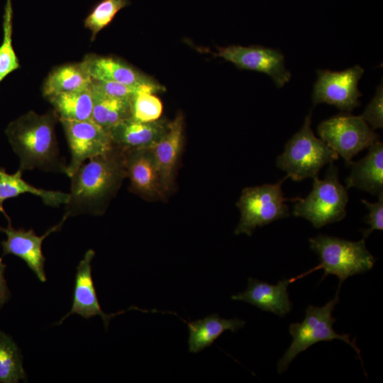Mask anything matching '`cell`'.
Segmentation results:
<instances>
[{"mask_svg":"<svg viewBox=\"0 0 383 383\" xmlns=\"http://www.w3.org/2000/svg\"><path fill=\"white\" fill-rule=\"evenodd\" d=\"M126 176L121 148L114 145L106 153L90 158L70 177V192L62 218L102 213Z\"/></svg>","mask_w":383,"mask_h":383,"instance_id":"cell-1","label":"cell"},{"mask_svg":"<svg viewBox=\"0 0 383 383\" xmlns=\"http://www.w3.org/2000/svg\"><path fill=\"white\" fill-rule=\"evenodd\" d=\"M57 121L55 110L44 114L29 111L8 125L6 135L22 172L38 169L65 174L67 166L60 160L55 133Z\"/></svg>","mask_w":383,"mask_h":383,"instance_id":"cell-2","label":"cell"},{"mask_svg":"<svg viewBox=\"0 0 383 383\" xmlns=\"http://www.w3.org/2000/svg\"><path fill=\"white\" fill-rule=\"evenodd\" d=\"M310 248L320 258V263L313 268L294 277L295 281L317 270L323 269V280L328 274L339 279L338 288L349 277L370 270L375 259L365 245V239L350 241L319 234L309 239Z\"/></svg>","mask_w":383,"mask_h":383,"instance_id":"cell-3","label":"cell"},{"mask_svg":"<svg viewBox=\"0 0 383 383\" xmlns=\"http://www.w3.org/2000/svg\"><path fill=\"white\" fill-rule=\"evenodd\" d=\"M311 111L301 128L288 140L277 159V167L294 181L318 177L321 169L339 157L325 141L315 136L311 128Z\"/></svg>","mask_w":383,"mask_h":383,"instance_id":"cell-4","label":"cell"},{"mask_svg":"<svg viewBox=\"0 0 383 383\" xmlns=\"http://www.w3.org/2000/svg\"><path fill=\"white\" fill-rule=\"evenodd\" d=\"M339 292L340 289H338L335 296L323 306L309 305L306 310L304 319L301 323L290 324L289 332L293 339L289 348L278 361L277 369L279 374L286 371L296 355L312 345L334 339H340L349 344L357 353L361 362H363L360 350L355 344V338L352 341L349 334L337 333L333 328L336 319L333 317L332 312L339 301Z\"/></svg>","mask_w":383,"mask_h":383,"instance_id":"cell-5","label":"cell"},{"mask_svg":"<svg viewBox=\"0 0 383 383\" xmlns=\"http://www.w3.org/2000/svg\"><path fill=\"white\" fill-rule=\"evenodd\" d=\"M329 164L325 179H313V189L306 198L293 199V215L309 221L316 228L340 221L347 213L348 189L339 182L337 167Z\"/></svg>","mask_w":383,"mask_h":383,"instance_id":"cell-6","label":"cell"},{"mask_svg":"<svg viewBox=\"0 0 383 383\" xmlns=\"http://www.w3.org/2000/svg\"><path fill=\"white\" fill-rule=\"evenodd\" d=\"M288 177L275 184L245 188L236 205L240 211V221L234 233L251 236L257 227H262L289 216L282 184Z\"/></svg>","mask_w":383,"mask_h":383,"instance_id":"cell-7","label":"cell"},{"mask_svg":"<svg viewBox=\"0 0 383 383\" xmlns=\"http://www.w3.org/2000/svg\"><path fill=\"white\" fill-rule=\"evenodd\" d=\"M320 138L350 166L352 159L367 148L379 135L360 116L340 113L322 121L317 128Z\"/></svg>","mask_w":383,"mask_h":383,"instance_id":"cell-8","label":"cell"},{"mask_svg":"<svg viewBox=\"0 0 383 383\" xmlns=\"http://www.w3.org/2000/svg\"><path fill=\"white\" fill-rule=\"evenodd\" d=\"M364 72L360 65L340 72L317 70L312 93L313 106L326 103L341 111H352L360 105L359 97L362 94L358 89V82Z\"/></svg>","mask_w":383,"mask_h":383,"instance_id":"cell-9","label":"cell"},{"mask_svg":"<svg viewBox=\"0 0 383 383\" xmlns=\"http://www.w3.org/2000/svg\"><path fill=\"white\" fill-rule=\"evenodd\" d=\"M68 143L70 162L65 174L70 177L87 160L111 150L113 143L109 131L94 121L59 118Z\"/></svg>","mask_w":383,"mask_h":383,"instance_id":"cell-10","label":"cell"},{"mask_svg":"<svg viewBox=\"0 0 383 383\" xmlns=\"http://www.w3.org/2000/svg\"><path fill=\"white\" fill-rule=\"evenodd\" d=\"M215 55L238 68L269 75L278 88L284 87L292 77L291 72L285 67L284 56L277 49L233 45L219 48Z\"/></svg>","mask_w":383,"mask_h":383,"instance_id":"cell-11","label":"cell"},{"mask_svg":"<svg viewBox=\"0 0 383 383\" xmlns=\"http://www.w3.org/2000/svg\"><path fill=\"white\" fill-rule=\"evenodd\" d=\"M7 219L9 221L7 228L0 227V231L7 236V239L1 242L3 255L11 254L21 258L37 278L40 282H45V257L42 252L43 242L50 233L60 231L66 219L62 218L57 225L50 228L41 236L37 235L33 229L28 231L15 229L11 226V219L9 218Z\"/></svg>","mask_w":383,"mask_h":383,"instance_id":"cell-12","label":"cell"},{"mask_svg":"<svg viewBox=\"0 0 383 383\" xmlns=\"http://www.w3.org/2000/svg\"><path fill=\"white\" fill-rule=\"evenodd\" d=\"M94 255L95 252L92 249L88 250L77 265L71 310L56 323L57 325L62 324L68 316L74 313L87 319L99 316L107 330L110 320L126 311L108 314L101 309L91 277V262Z\"/></svg>","mask_w":383,"mask_h":383,"instance_id":"cell-13","label":"cell"},{"mask_svg":"<svg viewBox=\"0 0 383 383\" xmlns=\"http://www.w3.org/2000/svg\"><path fill=\"white\" fill-rule=\"evenodd\" d=\"M123 155L131 189L146 198L162 196L164 192L152 148L126 150Z\"/></svg>","mask_w":383,"mask_h":383,"instance_id":"cell-14","label":"cell"},{"mask_svg":"<svg viewBox=\"0 0 383 383\" xmlns=\"http://www.w3.org/2000/svg\"><path fill=\"white\" fill-rule=\"evenodd\" d=\"M294 282H295L294 277L284 279L273 285L256 279L249 278L245 291L233 295L231 299L248 302L262 311L284 317L292 309L287 287Z\"/></svg>","mask_w":383,"mask_h":383,"instance_id":"cell-15","label":"cell"},{"mask_svg":"<svg viewBox=\"0 0 383 383\" xmlns=\"http://www.w3.org/2000/svg\"><path fill=\"white\" fill-rule=\"evenodd\" d=\"M168 125L163 120L143 122L130 117L112 127L109 133L113 145L123 150L152 148L164 136Z\"/></svg>","mask_w":383,"mask_h":383,"instance_id":"cell-16","label":"cell"},{"mask_svg":"<svg viewBox=\"0 0 383 383\" xmlns=\"http://www.w3.org/2000/svg\"><path fill=\"white\" fill-rule=\"evenodd\" d=\"M184 119L181 113L169 123L164 136L152 148L163 192L172 186L183 142Z\"/></svg>","mask_w":383,"mask_h":383,"instance_id":"cell-17","label":"cell"},{"mask_svg":"<svg viewBox=\"0 0 383 383\" xmlns=\"http://www.w3.org/2000/svg\"><path fill=\"white\" fill-rule=\"evenodd\" d=\"M367 148L365 157L351 162L346 188L355 187L379 196L383 194V144L377 140Z\"/></svg>","mask_w":383,"mask_h":383,"instance_id":"cell-18","label":"cell"},{"mask_svg":"<svg viewBox=\"0 0 383 383\" xmlns=\"http://www.w3.org/2000/svg\"><path fill=\"white\" fill-rule=\"evenodd\" d=\"M82 62L92 79L133 85L158 84L116 58L87 55Z\"/></svg>","mask_w":383,"mask_h":383,"instance_id":"cell-19","label":"cell"},{"mask_svg":"<svg viewBox=\"0 0 383 383\" xmlns=\"http://www.w3.org/2000/svg\"><path fill=\"white\" fill-rule=\"evenodd\" d=\"M186 323L189 331V350L197 353L211 346L224 331L229 330L236 332L245 326V322L238 318H223L218 313H213L202 319Z\"/></svg>","mask_w":383,"mask_h":383,"instance_id":"cell-20","label":"cell"},{"mask_svg":"<svg viewBox=\"0 0 383 383\" xmlns=\"http://www.w3.org/2000/svg\"><path fill=\"white\" fill-rule=\"evenodd\" d=\"M22 173L18 170L13 174H8L4 168H0V211L4 214L6 218L9 217L4 209V201L22 194L29 193L37 196L45 205L50 206L57 207L67 203L68 193L35 187L22 178Z\"/></svg>","mask_w":383,"mask_h":383,"instance_id":"cell-21","label":"cell"},{"mask_svg":"<svg viewBox=\"0 0 383 383\" xmlns=\"http://www.w3.org/2000/svg\"><path fill=\"white\" fill-rule=\"evenodd\" d=\"M91 78L82 62L67 64L54 69L43 86L45 97L89 87Z\"/></svg>","mask_w":383,"mask_h":383,"instance_id":"cell-22","label":"cell"},{"mask_svg":"<svg viewBox=\"0 0 383 383\" xmlns=\"http://www.w3.org/2000/svg\"><path fill=\"white\" fill-rule=\"evenodd\" d=\"M59 118L92 121L93 98L90 87L48 97Z\"/></svg>","mask_w":383,"mask_h":383,"instance_id":"cell-23","label":"cell"},{"mask_svg":"<svg viewBox=\"0 0 383 383\" xmlns=\"http://www.w3.org/2000/svg\"><path fill=\"white\" fill-rule=\"evenodd\" d=\"M91 91L92 121L95 123L109 131L119 122L131 117V99L109 96L91 89Z\"/></svg>","mask_w":383,"mask_h":383,"instance_id":"cell-24","label":"cell"},{"mask_svg":"<svg viewBox=\"0 0 383 383\" xmlns=\"http://www.w3.org/2000/svg\"><path fill=\"white\" fill-rule=\"evenodd\" d=\"M22 355L12 338L0 330V382H27Z\"/></svg>","mask_w":383,"mask_h":383,"instance_id":"cell-25","label":"cell"},{"mask_svg":"<svg viewBox=\"0 0 383 383\" xmlns=\"http://www.w3.org/2000/svg\"><path fill=\"white\" fill-rule=\"evenodd\" d=\"M4 38L0 46V82L20 64L12 45L13 9L11 0H6L3 16Z\"/></svg>","mask_w":383,"mask_h":383,"instance_id":"cell-26","label":"cell"},{"mask_svg":"<svg viewBox=\"0 0 383 383\" xmlns=\"http://www.w3.org/2000/svg\"><path fill=\"white\" fill-rule=\"evenodd\" d=\"M130 4L129 0H101L84 20V26L91 33L93 40L97 33L106 27L116 13Z\"/></svg>","mask_w":383,"mask_h":383,"instance_id":"cell-27","label":"cell"},{"mask_svg":"<svg viewBox=\"0 0 383 383\" xmlns=\"http://www.w3.org/2000/svg\"><path fill=\"white\" fill-rule=\"evenodd\" d=\"M131 117L143 122H150L160 118L162 104L154 93L143 91L131 99Z\"/></svg>","mask_w":383,"mask_h":383,"instance_id":"cell-28","label":"cell"},{"mask_svg":"<svg viewBox=\"0 0 383 383\" xmlns=\"http://www.w3.org/2000/svg\"><path fill=\"white\" fill-rule=\"evenodd\" d=\"M89 87L109 96L128 99H131L135 94L143 91L156 93L165 90V88L159 84L133 85L96 79H91Z\"/></svg>","mask_w":383,"mask_h":383,"instance_id":"cell-29","label":"cell"},{"mask_svg":"<svg viewBox=\"0 0 383 383\" xmlns=\"http://www.w3.org/2000/svg\"><path fill=\"white\" fill-rule=\"evenodd\" d=\"M383 89L381 83L376 89L375 95L360 116L365 121L370 123L373 130L383 127Z\"/></svg>","mask_w":383,"mask_h":383,"instance_id":"cell-30","label":"cell"},{"mask_svg":"<svg viewBox=\"0 0 383 383\" xmlns=\"http://www.w3.org/2000/svg\"><path fill=\"white\" fill-rule=\"evenodd\" d=\"M378 201L372 204L365 199L362 202L369 210V213L364 221L370 225V228L362 231L363 238L366 239L374 230L383 229V194L378 196Z\"/></svg>","mask_w":383,"mask_h":383,"instance_id":"cell-31","label":"cell"},{"mask_svg":"<svg viewBox=\"0 0 383 383\" xmlns=\"http://www.w3.org/2000/svg\"><path fill=\"white\" fill-rule=\"evenodd\" d=\"M6 265L3 263L2 257H0V310L10 297V292L4 278V270Z\"/></svg>","mask_w":383,"mask_h":383,"instance_id":"cell-32","label":"cell"}]
</instances>
